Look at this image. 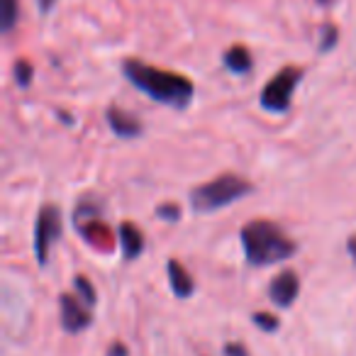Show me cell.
Instances as JSON below:
<instances>
[{"label":"cell","instance_id":"9c48e42d","mask_svg":"<svg viewBox=\"0 0 356 356\" xmlns=\"http://www.w3.org/2000/svg\"><path fill=\"white\" fill-rule=\"evenodd\" d=\"M118 237H120V247H122V257L127 261L142 257L144 252V232L132 222H122L118 227Z\"/></svg>","mask_w":356,"mask_h":356},{"label":"cell","instance_id":"7a4b0ae2","mask_svg":"<svg viewBox=\"0 0 356 356\" xmlns=\"http://www.w3.org/2000/svg\"><path fill=\"white\" fill-rule=\"evenodd\" d=\"M244 257L252 266H271L286 261L298 252V244L286 237L281 227L271 220H252L239 232Z\"/></svg>","mask_w":356,"mask_h":356},{"label":"cell","instance_id":"7402d4cb","mask_svg":"<svg viewBox=\"0 0 356 356\" xmlns=\"http://www.w3.org/2000/svg\"><path fill=\"white\" fill-rule=\"evenodd\" d=\"M59 118L64 120L66 124H74V120H71V118H69V113H64V110H61V113H59Z\"/></svg>","mask_w":356,"mask_h":356},{"label":"cell","instance_id":"8992f818","mask_svg":"<svg viewBox=\"0 0 356 356\" xmlns=\"http://www.w3.org/2000/svg\"><path fill=\"white\" fill-rule=\"evenodd\" d=\"M59 310H61V327L69 334H79V332L88 330L93 325V312H90V307L79 296H71V293L59 296Z\"/></svg>","mask_w":356,"mask_h":356},{"label":"cell","instance_id":"7c38bea8","mask_svg":"<svg viewBox=\"0 0 356 356\" xmlns=\"http://www.w3.org/2000/svg\"><path fill=\"white\" fill-rule=\"evenodd\" d=\"M17 17H20V0H0V22L6 35H10L13 27L17 25Z\"/></svg>","mask_w":356,"mask_h":356},{"label":"cell","instance_id":"277c9868","mask_svg":"<svg viewBox=\"0 0 356 356\" xmlns=\"http://www.w3.org/2000/svg\"><path fill=\"white\" fill-rule=\"evenodd\" d=\"M302 74L305 71L300 66H286L281 69L261 90V108L266 113H288L291 110V103H293V93H296L298 83L302 81Z\"/></svg>","mask_w":356,"mask_h":356},{"label":"cell","instance_id":"6da1fadb","mask_svg":"<svg viewBox=\"0 0 356 356\" xmlns=\"http://www.w3.org/2000/svg\"><path fill=\"white\" fill-rule=\"evenodd\" d=\"M122 76L137 90L147 93L152 100L173 110H186L195 98V86L188 76L176 71L156 69L142 59H124Z\"/></svg>","mask_w":356,"mask_h":356},{"label":"cell","instance_id":"2e32d148","mask_svg":"<svg viewBox=\"0 0 356 356\" xmlns=\"http://www.w3.org/2000/svg\"><path fill=\"white\" fill-rule=\"evenodd\" d=\"M252 322L259 327V330H264V332H276L278 325H281V322H278V317L271 315V312H254Z\"/></svg>","mask_w":356,"mask_h":356},{"label":"cell","instance_id":"603a6c76","mask_svg":"<svg viewBox=\"0 0 356 356\" xmlns=\"http://www.w3.org/2000/svg\"><path fill=\"white\" fill-rule=\"evenodd\" d=\"M317 3H320V6H332L334 0H317Z\"/></svg>","mask_w":356,"mask_h":356},{"label":"cell","instance_id":"e0dca14e","mask_svg":"<svg viewBox=\"0 0 356 356\" xmlns=\"http://www.w3.org/2000/svg\"><path fill=\"white\" fill-rule=\"evenodd\" d=\"M154 215H156L159 220H166V222H176V220L181 218V208L173 205V203H163L154 210Z\"/></svg>","mask_w":356,"mask_h":356},{"label":"cell","instance_id":"8fae6325","mask_svg":"<svg viewBox=\"0 0 356 356\" xmlns=\"http://www.w3.org/2000/svg\"><path fill=\"white\" fill-rule=\"evenodd\" d=\"M222 64H225V69L232 71V74L244 76V74H249V71L254 69V56H252V51H249L247 47L234 44V47H229V49L225 51Z\"/></svg>","mask_w":356,"mask_h":356},{"label":"cell","instance_id":"4fadbf2b","mask_svg":"<svg viewBox=\"0 0 356 356\" xmlns=\"http://www.w3.org/2000/svg\"><path fill=\"white\" fill-rule=\"evenodd\" d=\"M74 288H76V296H79L88 307H93L95 302H98V296H95L93 283H90L86 276H76L74 278Z\"/></svg>","mask_w":356,"mask_h":356},{"label":"cell","instance_id":"5b68a950","mask_svg":"<svg viewBox=\"0 0 356 356\" xmlns=\"http://www.w3.org/2000/svg\"><path fill=\"white\" fill-rule=\"evenodd\" d=\"M59 237H61V210L56 205H44L35 222V257L40 266H44L49 261L51 244Z\"/></svg>","mask_w":356,"mask_h":356},{"label":"cell","instance_id":"ba28073f","mask_svg":"<svg viewBox=\"0 0 356 356\" xmlns=\"http://www.w3.org/2000/svg\"><path fill=\"white\" fill-rule=\"evenodd\" d=\"M105 120H108L113 134H118V137H122V139L139 137L144 129V124L139 122V118H134L132 113H127V110H122V108H108Z\"/></svg>","mask_w":356,"mask_h":356},{"label":"cell","instance_id":"ffe728a7","mask_svg":"<svg viewBox=\"0 0 356 356\" xmlns=\"http://www.w3.org/2000/svg\"><path fill=\"white\" fill-rule=\"evenodd\" d=\"M56 3H59V0H37V8H40L42 15H49L51 8H54Z\"/></svg>","mask_w":356,"mask_h":356},{"label":"cell","instance_id":"52a82bcc","mask_svg":"<svg viewBox=\"0 0 356 356\" xmlns=\"http://www.w3.org/2000/svg\"><path fill=\"white\" fill-rule=\"evenodd\" d=\"M300 293V278L296 271H281L268 286V296L278 307H291Z\"/></svg>","mask_w":356,"mask_h":356},{"label":"cell","instance_id":"d6986e66","mask_svg":"<svg viewBox=\"0 0 356 356\" xmlns=\"http://www.w3.org/2000/svg\"><path fill=\"white\" fill-rule=\"evenodd\" d=\"M108 356H127V346L122 341H115V344H110Z\"/></svg>","mask_w":356,"mask_h":356},{"label":"cell","instance_id":"5bb4252c","mask_svg":"<svg viewBox=\"0 0 356 356\" xmlns=\"http://www.w3.org/2000/svg\"><path fill=\"white\" fill-rule=\"evenodd\" d=\"M13 74H15V83L20 88H27L32 83V76H35V66L27 59H17L15 66H13Z\"/></svg>","mask_w":356,"mask_h":356},{"label":"cell","instance_id":"9a60e30c","mask_svg":"<svg viewBox=\"0 0 356 356\" xmlns=\"http://www.w3.org/2000/svg\"><path fill=\"white\" fill-rule=\"evenodd\" d=\"M337 35H339V30H337V25H332V22H325V25L320 27V47L317 49L325 54V51H332L337 47Z\"/></svg>","mask_w":356,"mask_h":356},{"label":"cell","instance_id":"30bf717a","mask_svg":"<svg viewBox=\"0 0 356 356\" xmlns=\"http://www.w3.org/2000/svg\"><path fill=\"white\" fill-rule=\"evenodd\" d=\"M166 268H168V283H171L173 296H176V298H191V296H193V293H195V281H193V276L186 271L184 264L176 261V259H168Z\"/></svg>","mask_w":356,"mask_h":356},{"label":"cell","instance_id":"3957f363","mask_svg":"<svg viewBox=\"0 0 356 356\" xmlns=\"http://www.w3.org/2000/svg\"><path fill=\"white\" fill-rule=\"evenodd\" d=\"M254 193V184L239 173H222L191 191V208L195 213H215Z\"/></svg>","mask_w":356,"mask_h":356},{"label":"cell","instance_id":"ac0fdd59","mask_svg":"<svg viewBox=\"0 0 356 356\" xmlns=\"http://www.w3.org/2000/svg\"><path fill=\"white\" fill-rule=\"evenodd\" d=\"M225 356H249V351H247V346H244V344L234 341V344L225 346Z\"/></svg>","mask_w":356,"mask_h":356},{"label":"cell","instance_id":"44dd1931","mask_svg":"<svg viewBox=\"0 0 356 356\" xmlns=\"http://www.w3.org/2000/svg\"><path fill=\"white\" fill-rule=\"evenodd\" d=\"M346 249H349V257L356 261V234H354V237H349V242H346Z\"/></svg>","mask_w":356,"mask_h":356}]
</instances>
